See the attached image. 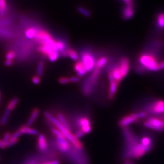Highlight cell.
I'll use <instances>...</instances> for the list:
<instances>
[{
  "label": "cell",
  "instance_id": "obj_21",
  "mask_svg": "<svg viewBox=\"0 0 164 164\" xmlns=\"http://www.w3.org/2000/svg\"><path fill=\"white\" fill-rule=\"evenodd\" d=\"M44 68H45V62L44 61H41L37 66L36 74L38 77L41 78L44 73Z\"/></svg>",
  "mask_w": 164,
  "mask_h": 164
},
{
  "label": "cell",
  "instance_id": "obj_43",
  "mask_svg": "<svg viewBox=\"0 0 164 164\" xmlns=\"http://www.w3.org/2000/svg\"><path fill=\"white\" fill-rule=\"evenodd\" d=\"M18 141V140H15V139H10V140H9L7 144H6V147H11L12 145L16 144L17 142Z\"/></svg>",
  "mask_w": 164,
  "mask_h": 164
},
{
  "label": "cell",
  "instance_id": "obj_24",
  "mask_svg": "<svg viewBox=\"0 0 164 164\" xmlns=\"http://www.w3.org/2000/svg\"><path fill=\"white\" fill-rule=\"evenodd\" d=\"M108 62V58L105 56H103L98 59L96 63L95 66L99 68H103Z\"/></svg>",
  "mask_w": 164,
  "mask_h": 164
},
{
  "label": "cell",
  "instance_id": "obj_4",
  "mask_svg": "<svg viewBox=\"0 0 164 164\" xmlns=\"http://www.w3.org/2000/svg\"><path fill=\"white\" fill-rule=\"evenodd\" d=\"M81 60L83 66L87 72L91 71L93 70L96 63H95V60L93 57V54L88 51H83L81 53Z\"/></svg>",
  "mask_w": 164,
  "mask_h": 164
},
{
  "label": "cell",
  "instance_id": "obj_15",
  "mask_svg": "<svg viewBox=\"0 0 164 164\" xmlns=\"http://www.w3.org/2000/svg\"><path fill=\"white\" fill-rule=\"evenodd\" d=\"M153 112L156 114L164 113V101H157L153 107Z\"/></svg>",
  "mask_w": 164,
  "mask_h": 164
},
{
  "label": "cell",
  "instance_id": "obj_5",
  "mask_svg": "<svg viewBox=\"0 0 164 164\" xmlns=\"http://www.w3.org/2000/svg\"><path fill=\"white\" fill-rule=\"evenodd\" d=\"M56 145L59 151L63 153H68L71 148L69 141L65 138L56 137Z\"/></svg>",
  "mask_w": 164,
  "mask_h": 164
},
{
  "label": "cell",
  "instance_id": "obj_9",
  "mask_svg": "<svg viewBox=\"0 0 164 164\" xmlns=\"http://www.w3.org/2000/svg\"><path fill=\"white\" fill-rule=\"evenodd\" d=\"M52 38L50 33L45 30H37L35 36L36 41L41 45L44 44L45 41Z\"/></svg>",
  "mask_w": 164,
  "mask_h": 164
},
{
  "label": "cell",
  "instance_id": "obj_13",
  "mask_svg": "<svg viewBox=\"0 0 164 164\" xmlns=\"http://www.w3.org/2000/svg\"><path fill=\"white\" fill-rule=\"evenodd\" d=\"M93 88L94 87L90 83V82H89V79L88 78L86 80L83 82V83L82 85V92L86 96H89L92 93Z\"/></svg>",
  "mask_w": 164,
  "mask_h": 164
},
{
  "label": "cell",
  "instance_id": "obj_6",
  "mask_svg": "<svg viewBox=\"0 0 164 164\" xmlns=\"http://www.w3.org/2000/svg\"><path fill=\"white\" fill-rule=\"evenodd\" d=\"M108 78L109 83H110L109 93H108V98L109 99H112L114 97L115 93H116L119 82H117L114 79L111 71L108 73Z\"/></svg>",
  "mask_w": 164,
  "mask_h": 164
},
{
  "label": "cell",
  "instance_id": "obj_51",
  "mask_svg": "<svg viewBox=\"0 0 164 164\" xmlns=\"http://www.w3.org/2000/svg\"><path fill=\"white\" fill-rule=\"evenodd\" d=\"M130 162L131 161H129V160H127V161H125V163L124 164H130Z\"/></svg>",
  "mask_w": 164,
  "mask_h": 164
},
{
  "label": "cell",
  "instance_id": "obj_12",
  "mask_svg": "<svg viewBox=\"0 0 164 164\" xmlns=\"http://www.w3.org/2000/svg\"><path fill=\"white\" fill-rule=\"evenodd\" d=\"M101 68H99L97 66H95L93 68V71L91 74L90 77L88 78L89 82L93 87H95L97 83V81L98 79L99 76L101 74Z\"/></svg>",
  "mask_w": 164,
  "mask_h": 164
},
{
  "label": "cell",
  "instance_id": "obj_27",
  "mask_svg": "<svg viewBox=\"0 0 164 164\" xmlns=\"http://www.w3.org/2000/svg\"><path fill=\"white\" fill-rule=\"evenodd\" d=\"M19 102V99L18 98H14L11 100V101L9 103L7 106V109L10 110V111H12L13 109L15 108L17 104Z\"/></svg>",
  "mask_w": 164,
  "mask_h": 164
},
{
  "label": "cell",
  "instance_id": "obj_33",
  "mask_svg": "<svg viewBox=\"0 0 164 164\" xmlns=\"http://www.w3.org/2000/svg\"><path fill=\"white\" fill-rule=\"evenodd\" d=\"M58 82L62 85H67L70 83V81L68 78L67 77H62L59 78Z\"/></svg>",
  "mask_w": 164,
  "mask_h": 164
},
{
  "label": "cell",
  "instance_id": "obj_28",
  "mask_svg": "<svg viewBox=\"0 0 164 164\" xmlns=\"http://www.w3.org/2000/svg\"><path fill=\"white\" fill-rule=\"evenodd\" d=\"M59 56H60V53L58 50H56L53 52L52 54L48 57V58L49 59V61H51V62H54L58 60Z\"/></svg>",
  "mask_w": 164,
  "mask_h": 164
},
{
  "label": "cell",
  "instance_id": "obj_41",
  "mask_svg": "<svg viewBox=\"0 0 164 164\" xmlns=\"http://www.w3.org/2000/svg\"><path fill=\"white\" fill-rule=\"evenodd\" d=\"M8 118L9 117L6 116V115H3L2 118H1V122H0V124L2 126L5 125L6 124V123H7Z\"/></svg>",
  "mask_w": 164,
  "mask_h": 164
},
{
  "label": "cell",
  "instance_id": "obj_18",
  "mask_svg": "<svg viewBox=\"0 0 164 164\" xmlns=\"http://www.w3.org/2000/svg\"><path fill=\"white\" fill-rule=\"evenodd\" d=\"M111 72L112 74L113 77L117 82H120L123 79V77L122 76L120 70L118 66H115L114 68H113Z\"/></svg>",
  "mask_w": 164,
  "mask_h": 164
},
{
  "label": "cell",
  "instance_id": "obj_35",
  "mask_svg": "<svg viewBox=\"0 0 164 164\" xmlns=\"http://www.w3.org/2000/svg\"><path fill=\"white\" fill-rule=\"evenodd\" d=\"M141 143L145 146H149L151 145V141L148 137H144L141 139Z\"/></svg>",
  "mask_w": 164,
  "mask_h": 164
},
{
  "label": "cell",
  "instance_id": "obj_3",
  "mask_svg": "<svg viewBox=\"0 0 164 164\" xmlns=\"http://www.w3.org/2000/svg\"><path fill=\"white\" fill-rule=\"evenodd\" d=\"M153 147L152 145L149 146H145L142 143H137V145H132L129 148L128 152V156L131 158H139L141 157L145 153H148L150 150Z\"/></svg>",
  "mask_w": 164,
  "mask_h": 164
},
{
  "label": "cell",
  "instance_id": "obj_19",
  "mask_svg": "<svg viewBox=\"0 0 164 164\" xmlns=\"http://www.w3.org/2000/svg\"><path fill=\"white\" fill-rule=\"evenodd\" d=\"M157 27L161 30L164 29V12H159L156 17Z\"/></svg>",
  "mask_w": 164,
  "mask_h": 164
},
{
  "label": "cell",
  "instance_id": "obj_47",
  "mask_svg": "<svg viewBox=\"0 0 164 164\" xmlns=\"http://www.w3.org/2000/svg\"><path fill=\"white\" fill-rule=\"evenodd\" d=\"M6 147V143L3 142V140L0 139V148L5 149Z\"/></svg>",
  "mask_w": 164,
  "mask_h": 164
},
{
  "label": "cell",
  "instance_id": "obj_23",
  "mask_svg": "<svg viewBox=\"0 0 164 164\" xmlns=\"http://www.w3.org/2000/svg\"><path fill=\"white\" fill-rule=\"evenodd\" d=\"M37 30L36 29L34 28L31 27L28 28L27 30L26 31V37L29 39H34L35 38Z\"/></svg>",
  "mask_w": 164,
  "mask_h": 164
},
{
  "label": "cell",
  "instance_id": "obj_29",
  "mask_svg": "<svg viewBox=\"0 0 164 164\" xmlns=\"http://www.w3.org/2000/svg\"><path fill=\"white\" fill-rule=\"evenodd\" d=\"M79 125L81 128V129L85 126L90 125V121L86 118H81L79 121Z\"/></svg>",
  "mask_w": 164,
  "mask_h": 164
},
{
  "label": "cell",
  "instance_id": "obj_25",
  "mask_svg": "<svg viewBox=\"0 0 164 164\" xmlns=\"http://www.w3.org/2000/svg\"><path fill=\"white\" fill-rule=\"evenodd\" d=\"M8 8L6 0H0V16L6 14Z\"/></svg>",
  "mask_w": 164,
  "mask_h": 164
},
{
  "label": "cell",
  "instance_id": "obj_32",
  "mask_svg": "<svg viewBox=\"0 0 164 164\" xmlns=\"http://www.w3.org/2000/svg\"><path fill=\"white\" fill-rule=\"evenodd\" d=\"M16 56V54L13 51H9L6 53V60H13Z\"/></svg>",
  "mask_w": 164,
  "mask_h": 164
},
{
  "label": "cell",
  "instance_id": "obj_44",
  "mask_svg": "<svg viewBox=\"0 0 164 164\" xmlns=\"http://www.w3.org/2000/svg\"><path fill=\"white\" fill-rule=\"evenodd\" d=\"M81 130L85 132V133H90L91 131V128L90 125L87 126L84 128H82Z\"/></svg>",
  "mask_w": 164,
  "mask_h": 164
},
{
  "label": "cell",
  "instance_id": "obj_7",
  "mask_svg": "<svg viewBox=\"0 0 164 164\" xmlns=\"http://www.w3.org/2000/svg\"><path fill=\"white\" fill-rule=\"evenodd\" d=\"M120 70L121 73L123 78L127 76L130 68V63L129 58L126 57H123L120 60L119 66H118Z\"/></svg>",
  "mask_w": 164,
  "mask_h": 164
},
{
  "label": "cell",
  "instance_id": "obj_52",
  "mask_svg": "<svg viewBox=\"0 0 164 164\" xmlns=\"http://www.w3.org/2000/svg\"><path fill=\"white\" fill-rule=\"evenodd\" d=\"M130 164H134V163L133 161H131V162H130Z\"/></svg>",
  "mask_w": 164,
  "mask_h": 164
},
{
  "label": "cell",
  "instance_id": "obj_26",
  "mask_svg": "<svg viewBox=\"0 0 164 164\" xmlns=\"http://www.w3.org/2000/svg\"><path fill=\"white\" fill-rule=\"evenodd\" d=\"M56 47L57 50L60 53L66 49V43L64 41H56Z\"/></svg>",
  "mask_w": 164,
  "mask_h": 164
},
{
  "label": "cell",
  "instance_id": "obj_36",
  "mask_svg": "<svg viewBox=\"0 0 164 164\" xmlns=\"http://www.w3.org/2000/svg\"><path fill=\"white\" fill-rule=\"evenodd\" d=\"M52 133L54 134L55 135H56V137H59V138H65V137L63 135V134L62 133V132L58 130V129L56 128H53L52 129Z\"/></svg>",
  "mask_w": 164,
  "mask_h": 164
},
{
  "label": "cell",
  "instance_id": "obj_10",
  "mask_svg": "<svg viewBox=\"0 0 164 164\" xmlns=\"http://www.w3.org/2000/svg\"><path fill=\"white\" fill-rule=\"evenodd\" d=\"M139 118L137 117V114H132L127 115L121 120L119 124L122 127H126L131 124L137 122Z\"/></svg>",
  "mask_w": 164,
  "mask_h": 164
},
{
  "label": "cell",
  "instance_id": "obj_46",
  "mask_svg": "<svg viewBox=\"0 0 164 164\" xmlns=\"http://www.w3.org/2000/svg\"><path fill=\"white\" fill-rule=\"evenodd\" d=\"M14 62L13 60H6L4 62V64L6 66H11L14 64Z\"/></svg>",
  "mask_w": 164,
  "mask_h": 164
},
{
  "label": "cell",
  "instance_id": "obj_8",
  "mask_svg": "<svg viewBox=\"0 0 164 164\" xmlns=\"http://www.w3.org/2000/svg\"><path fill=\"white\" fill-rule=\"evenodd\" d=\"M135 8L133 3H130L126 4L122 9V17L123 19L128 20L131 19L134 16Z\"/></svg>",
  "mask_w": 164,
  "mask_h": 164
},
{
  "label": "cell",
  "instance_id": "obj_38",
  "mask_svg": "<svg viewBox=\"0 0 164 164\" xmlns=\"http://www.w3.org/2000/svg\"><path fill=\"white\" fill-rule=\"evenodd\" d=\"M22 134V132L20 131L19 130H18L17 131L15 132L14 134L12 135L11 139H12L18 140L19 138Z\"/></svg>",
  "mask_w": 164,
  "mask_h": 164
},
{
  "label": "cell",
  "instance_id": "obj_45",
  "mask_svg": "<svg viewBox=\"0 0 164 164\" xmlns=\"http://www.w3.org/2000/svg\"><path fill=\"white\" fill-rule=\"evenodd\" d=\"M137 117L139 118V120L140 118H145L146 116L147 115V114L146 113L144 112H142L139 113H137Z\"/></svg>",
  "mask_w": 164,
  "mask_h": 164
},
{
  "label": "cell",
  "instance_id": "obj_42",
  "mask_svg": "<svg viewBox=\"0 0 164 164\" xmlns=\"http://www.w3.org/2000/svg\"><path fill=\"white\" fill-rule=\"evenodd\" d=\"M70 82L72 83H77V82H79L80 79V77L78 76H73L71 77V78H69Z\"/></svg>",
  "mask_w": 164,
  "mask_h": 164
},
{
  "label": "cell",
  "instance_id": "obj_11",
  "mask_svg": "<svg viewBox=\"0 0 164 164\" xmlns=\"http://www.w3.org/2000/svg\"><path fill=\"white\" fill-rule=\"evenodd\" d=\"M57 49L53 47L50 46L45 44H41L37 47V51L43 55L48 57L54 51Z\"/></svg>",
  "mask_w": 164,
  "mask_h": 164
},
{
  "label": "cell",
  "instance_id": "obj_37",
  "mask_svg": "<svg viewBox=\"0 0 164 164\" xmlns=\"http://www.w3.org/2000/svg\"><path fill=\"white\" fill-rule=\"evenodd\" d=\"M11 136H12V135H11V133L10 132H6L4 134L2 140H3V142L6 143V145L7 143L9 141V140L11 139Z\"/></svg>",
  "mask_w": 164,
  "mask_h": 164
},
{
  "label": "cell",
  "instance_id": "obj_22",
  "mask_svg": "<svg viewBox=\"0 0 164 164\" xmlns=\"http://www.w3.org/2000/svg\"><path fill=\"white\" fill-rule=\"evenodd\" d=\"M58 120L60 122V123L66 128V129L68 130L69 131H70V126L68 125V123L67 121L66 120V118L64 117V116L62 113H58Z\"/></svg>",
  "mask_w": 164,
  "mask_h": 164
},
{
  "label": "cell",
  "instance_id": "obj_2",
  "mask_svg": "<svg viewBox=\"0 0 164 164\" xmlns=\"http://www.w3.org/2000/svg\"><path fill=\"white\" fill-rule=\"evenodd\" d=\"M139 62L145 70L156 72L160 70L156 57L153 55L144 53L139 56Z\"/></svg>",
  "mask_w": 164,
  "mask_h": 164
},
{
  "label": "cell",
  "instance_id": "obj_34",
  "mask_svg": "<svg viewBox=\"0 0 164 164\" xmlns=\"http://www.w3.org/2000/svg\"><path fill=\"white\" fill-rule=\"evenodd\" d=\"M144 125L147 127V128H150L151 129H153V130H156V131H161V130L160 129L158 128L157 127H156L155 126L153 125L151 123L149 122L148 121L145 122V123H144Z\"/></svg>",
  "mask_w": 164,
  "mask_h": 164
},
{
  "label": "cell",
  "instance_id": "obj_53",
  "mask_svg": "<svg viewBox=\"0 0 164 164\" xmlns=\"http://www.w3.org/2000/svg\"><path fill=\"white\" fill-rule=\"evenodd\" d=\"M0 99H1V94H0Z\"/></svg>",
  "mask_w": 164,
  "mask_h": 164
},
{
  "label": "cell",
  "instance_id": "obj_48",
  "mask_svg": "<svg viewBox=\"0 0 164 164\" xmlns=\"http://www.w3.org/2000/svg\"><path fill=\"white\" fill-rule=\"evenodd\" d=\"M44 164H60V161L58 160H54V161H49Z\"/></svg>",
  "mask_w": 164,
  "mask_h": 164
},
{
  "label": "cell",
  "instance_id": "obj_1",
  "mask_svg": "<svg viewBox=\"0 0 164 164\" xmlns=\"http://www.w3.org/2000/svg\"><path fill=\"white\" fill-rule=\"evenodd\" d=\"M44 115L47 118V120H48L54 125L56 126V128L62 132L63 135L65 137L66 139H68L69 142L72 143V145H74L75 148L78 149H82L83 147L82 143L74 137V135L71 133L70 131L66 129V128L60 123V122L58 120L57 118H55L54 116H53L50 113L47 111L44 112Z\"/></svg>",
  "mask_w": 164,
  "mask_h": 164
},
{
  "label": "cell",
  "instance_id": "obj_14",
  "mask_svg": "<svg viewBox=\"0 0 164 164\" xmlns=\"http://www.w3.org/2000/svg\"><path fill=\"white\" fill-rule=\"evenodd\" d=\"M38 148L41 152H45L47 149V143L44 134H40L39 136Z\"/></svg>",
  "mask_w": 164,
  "mask_h": 164
},
{
  "label": "cell",
  "instance_id": "obj_30",
  "mask_svg": "<svg viewBox=\"0 0 164 164\" xmlns=\"http://www.w3.org/2000/svg\"><path fill=\"white\" fill-rule=\"evenodd\" d=\"M77 10L80 14H82L85 16H87V17H89V16H91V13H90V11H88V10L83 8L82 6L78 7Z\"/></svg>",
  "mask_w": 164,
  "mask_h": 164
},
{
  "label": "cell",
  "instance_id": "obj_49",
  "mask_svg": "<svg viewBox=\"0 0 164 164\" xmlns=\"http://www.w3.org/2000/svg\"><path fill=\"white\" fill-rule=\"evenodd\" d=\"M159 66L160 67V70L161 69H164V61H162L160 63H159Z\"/></svg>",
  "mask_w": 164,
  "mask_h": 164
},
{
  "label": "cell",
  "instance_id": "obj_39",
  "mask_svg": "<svg viewBox=\"0 0 164 164\" xmlns=\"http://www.w3.org/2000/svg\"><path fill=\"white\" fill-rule=\"evenodd\" d=\"M31 81H32L33 83L36 85H39L40 83V82H41L40 78L38 77L37 75L34 76L32 77V78H31Z\"/></svg>",
  "mask_w": 164,
  "mask_h": 164
},
{
  "label": "cell",
  "instance_id": "obj_16",
  "mask_svg": "<svg viewBox=\"0 0 164 164\" xmlns=\"http://www.w3.org/2000/svg\"><path fill=\"white\" fill-rule=\"evenodd\" d=\"M22 134H28L33 135H36L39 134V132L35 129H31L28 126H22L19 129Z\"/></svg>",
  "mask_w": 164,
  "mask_h": 164
},
{
  "label": "cell",
  "instance_id": "obj_31",
  "mask_svg": "<svg viewBox=\"0 0 164 164\" xmlns=\"http://www.w3.org/2000/svg\"><path fill=\"white\" fill-rule=\"evenodd\" d=\"M73 68H74V71L77 72V73H78L80 71H81L82 69L85 68V66H83L82 62L80 61L77 62L74 64Z\"/></svg>",
  "mask_w": 164,
  "mask_h": 164
},
{
  "label": "cell",
  "instance_id": "obj_40",
  "mask_svg": "<svg viewBox=\"0 0 164 164\" xmlns=\"http://www.w3.org/2000/svg\"><path fill=\"white\" fill-rule=\"evenodd\" d=\"M86 134L84 132L82 131V130H80L79 131L77 132L75 134H74V136L77 139H79L80 138H82L85 134Z\"/></svg>",
  "mask_w": 164,
  "mask_h": 164
},
{
  "label": "cell",
  "instance_id": "obj_50",
  "mask_svg": "<svg viewBox=\"0 0 164 164\" xmlns=\"http://www.w3.org/2000/svg\"><path fill=\"white\" fill-rule=\"evenodd\" d=\"M123 1L126 3V4L132 3L131 0H123Z\"/></svg>",
  "mask_w": 164,
  "mask_h": 164
},
{
  "label": "cell",
  "instance_id": "obj_17",
  "mask_svg": "<svg viewBox=\"0 0 164 164\" xmlns=\"http://www.w3.org/2000/svg\"><path fill=\"white\" fill-rule=\"evenodd\" d=\"M39 110L38 108H35V109H33L30 118L28 120L27 126H30L32 125L33 123H34V122L35 121L37 117L39 116Z\"/></svg>",
  "mask_w": 164,
  "mask_h": 164
},
{
  "label": "cell",
  "instance_id": "obj_20",
  "mask_svg": "<svg viewBox=\"0 0 164 164\" xmlns=\"http://www.w3.org/2000/svg\"><path fill=\"white\" fill-rule=\"evenodd\" d=\"M66 52L67 56L71 58L72 60L77 61L79 59L78 55L74 49L71 48H68L66 49Z\"/></svg>",
  "mask_w": 164,
  "mask_h": 164
}]
</instances>
